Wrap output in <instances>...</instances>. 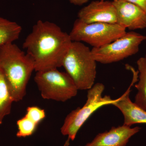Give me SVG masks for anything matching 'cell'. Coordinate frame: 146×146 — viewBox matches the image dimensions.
<instances>
[{
	"label": "cell",
	"instance_id": "1",
	"mask_svg": "<svg viewBox=\"0 0 146 146\" xmlns=\"http://www.w3.org/2000/svg\"><path fill=\"white\" fill-rule=\"evenodd\" d=\"M70 35L56 24L39 20L23 43V48L34 62L36 72L62 67L72 44Z\"/></svg>",
	"mask_w": 146,
	"mask_h": 146
},
{
	"label": "cell",
	"instance_id": "2",
	"mask_svg": "<svg viewBox=\"0 0 146 146\" xmlns=\"http://www.w3.org/2000/svg\"><path fill=\"white\" fill-rule=\"evenodd\" d=\"M35 70L34 62L27 53L15 44L0 47V72L7 84L14 102L22 100Z\"/></svg>",
	"mask_w": 146,
	"mask_h": 146
},
{
	"label": "cell",
	"instance_id": "3",
	"mask_svg": "<svg viewBox=\"0 0 146 146\" xmlns=\"http://www.w3.org/2000/svg\"><path fill=\"white\" fill-rule=\"evenodd\" d=\"M96 63L89 47L82 42H72L63 59L62 67L78 90H88L95 84Z\"/></svg>",
	"mask_w": 146,
	"mask_h": 146
},
{
	"label": "cell",
	"instance_id": "4",
	"mask_svg": "<svg viewBox=\"0 0 146 146\" xmlns=\"http://www.w3.org/2000/svg\"><path fill=\"white\" fill-rule=\"evenodd\" d=\"M104 89V84L97 83L87 90L86 103L71 111L65 117L60 128L63 135L74 141L79 130L95 111L104 106L112 105L115 100L109 96H103Z\"/></svg>",
	"mask_w": 146,
	"mask_h": 146
},
{
	"label": "cell",
	"instance_id": "5",
	"mask_svg": "<svg viewBox=\"0 0 146 146\" xmlns=\"http://www.w3.org/2000/svg\"><path fill=\"white\" fill-rule=\"evenodd\" d=\"M34 81L45 100L65 102L75 97L78 91L68 73L57 69L36 72Z\"/></svg>",
	"mask_w": 146,
	"mask_h": 146
},
{
	"label": "cell",
	"instance_id": "6",
	"mask_svg": "<svg viewBox=\"0 0 146 146\" xmlns=\"http://www.w3.org/2000/svg\"><path fill=\"white\" fill-rule=\"evenodd\" d=\"M126 29L117 23L87 24L77 18L69 35L72 42H85L93 48H99L122 36Z\"/></svg>",
	"mask_w": 146,
	"mask_h": 146
},
{
	"label": "cell",
	"instance_id": "7",
	"mask_svg": "<svg viewBox=\"0 0 146 146\" xmlns=\"http://www.w3.org/2000/svg\"><path fill=\"white\" fill-rule=\"evenodd\" d=\"M146 36L135 32L126 33L109 44L99 47L93 48L91 52L97 62L110 64L119 62L138 52L141 43Z\"/></svg>",
	"mask_w": 146,
	"mask_h": 146
},
{
	"label": "cell",
	"instance_id": "8",
	"mask_svg": "<svg viewBox=\"0 0 146 146\" xmlns=\"http://www.w3.org/2000/svg\"><path fill=\"white\" fill-rule=\"evenodd\" d=\"M126 66L133 73L130 86L121 96L114 100L112 105L117 108L123 115V125L131 126L135 124H146V111L131 101L129 98L131 89L138 80V71L129 65Z\"/></svg>",
	"mask_w": 146,
	"mask_h": 146
},
{
	"label": "cell",
	"instance_id": "9",
	"mask_svg": "<svg viewBox=\"0 0 146 146\" xmlns=\"http://www.w3.org/2000/svg\"><path fill=\"white\" fill-rule=\"evenodd\" d=\"M78 19L87 24H115L117 22V13L112 1H93L78 11Z\"/></svg>",
	"mask_w": 146,
	"mask_h": 146
},
{
	"label": "cell",
	"instance_id": "10",
	"mask_svg": "<svg viewBox=\"0 0 146 146\" xmlns=\"http://www.w3.org/2000/svg\"><path fill=\"white\" fill-rule=\"evenodd\" d=\"M117 23L130 30L146 29V13L138 7L124 0H113Z\"/></svg>",
	"mask_w": 146,
	"mask_h": 146
},
{
	"label": "cell",
	"instance_id": "11",
	"mask_svg": "<svg viewBox=\"0 0 146 146\" xmlns=\"http://www.w3.org/2000/svg\"><path fill=\"white\" fill-rule=\"evenodd\" d=\"M141 129L139 127L131 128L123 124L112 127L109 131L97 134L84 146H126L130 138Z\"/></svg>",
	"mask_w": 146,
	"mask_h": 146
},
{
	"label": "cell",
	"instance_id": "12",
	"mask_svg": "<svg viewBox=\"0 0 146 146\" xmlns=\"http://www.w3.org/2000/svg\"><path fill=\"white\" fill-rule=\"evenodd\" d=\"M22 28L16 22L0 16V47L19 39Z\"/></svg>",
	"mask_w": 146,
	"mask_h": 146
},
{
	"label": "cell",
	"instance_id": "13",
	"mask_svg": "<svg viewBox=\"0 0 146 146\" xmlns=\"http://www.w3.org/2000/svg\"><path fill=\"white\" fill-rule=\"evenodd\" d=\"M137 65L139 80L135 85L138 92L134 103L146 111V60L145 57L139 58L137 61Z\"/></svg>",
	"mask_w": 146,
	"mask_h": 146
},
{
	"label": "cell",
	"instance_id": "14",
	"mask_svg": "<svg viewBox=\"0 0 146 146\" xmlns=\"http://www.w3.org/2000/svg\"><path fill=\"white\" fill-rule=\"evenodd\" d=\"M13 102L8 85L0 72V125L3 123L6 116L10 114Z\"/></svg>",
	"mask_w": 146,
	"mask_h": 146
},
{
	"label": "cell",
	"instance_id": "15",
	"mask_svg": "<svg viewBox=\"0 0 146 146\" xmlns=\"http://www.w3.org/2000/svg\"><path fill=\"white\" fill-rule=\"evenodd\" d=\"M16 124L18 131L16 135L18 138H25L31 136L35 132L38 125L25 115L17 121Z\"/></svg>",
	"mask_w": 146,
	"mask_h": 146
},
{
	"label": "cell",
	"instance_id": "16",
	"mask_svg": "<svg viewBox=\"0 0 146 146\" xmlns=\"http://www.w3.org/2000/svg\"><path fill=\"white\" fill-rule=\"evenodd\" d=\"M26 116L39 125L46 117L44 109L36 106H29L27 108Z\"/></svg>",
	"mask_w": 146,
	"mask_h": 146
},
{
	"label": "cell",
	"instance_id": "17",
	"mask_svg": "<svg viewBox=\"0 0 146 146\" xmlns=\"http://www.w3.org/2000/svg\"><path fill=\"white\" fill-rule=\"evenodd\" d=\"M138 7L146 13V0H124Z\"/></svg>",
	"mask_w": 146,
	"mask_h": 146
},
{
	"label": "cell",
	"instance_id": "18",
	"mask_svg": "<svg viewBox=\"0 0 146 146\" xmlns=\"http://www.w3.org/2000/svg\"><path fill=\"white\" fill-rule=\"evenodd\" d=\"M71 3L75 5L81 6L89 2V0H69Z\"/></svg>",
	"mask_w": 146,
	"mask_h": 146
},
{
	"label": "cell",
	"instance_id": "19",
	"mask_svg": "<svg viewBox=\"0 0 146 146\" xmlns=\"http://www.w3.org/2000/svg\"><path fill=\"white\" fill-rule=\"evenodd\" d=\"M70 140L69 138H68V139H67V140H66V141H65V143L64 144V145L63 146H69L70 145Z\"/></svg>",
	"mask_w": 146,
	"mask_h": 146
},
{
	"label": "cell",
	"instance_id": "20",
	"mask_svg": "<svg viewBox=\"0 0 146 146\" xmlns=\"http://www.w3.org/2000/svg\"><path fill=\"white\" fill-rule=\"evenodd\" d=\"M145 58L146 60V54L145 55Z\"/></svg>",
	"mask_w": 146,
	"mask_h": 146
},
{
	"label": "cell",
	"instance_id": "21",
	"mask_svg": "<svg viewBox=\"0 0 146 146\" xmlns=\"http://www.w3.org/2000/svg\"><path fill=\"white\" fill-rule=\"evenodd\" d=\"M102 1H104V0H102Z\"/></svg>",
	"mask_w": 146,
	"mask_h": 146
},
{
	"label": "cell",
	"instance_id": "22",
	"mask_svg": "<svg viewBox=\"0 0 146 146\" xmlns=\"http://www.w3.org/2000/svg\"></svg>",
	"mask_w": 146,
	"mask_h": 146
},
{
	"label": "cell",
	"instance_id": "23",
	"mask_svg": "<svg viewBox=\"0 0 146 146\" xmlns=\"http://www.w3.org/2000/svg\"></svg>",
	"mask_w": 146,
	"mask_h": 146
}]
</instances>
